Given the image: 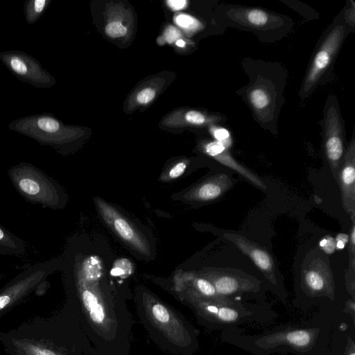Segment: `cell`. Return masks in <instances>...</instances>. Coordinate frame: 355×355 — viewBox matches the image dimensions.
<instances>
[{
	"mask_svg": "<svg viewBox=\"0 0 355 355\" xmlns=\"http://www.w3.org/2000/svg\"><path fill=\"white\" fill-rule=\"evenodd\" d=\"M250 100L252 105L257 110L265 108L269 103V98L265 90L255 88L250 93Z\"/></svg>",
	"mask_w": 355,
	"mask_h": 355,
	"instance_id": "18",
	"label": "cell"
},
{
	"mask_svg": "<svg viewBox=\"0 0 355 355\" xmlns=\"http://www.w3.org/2000/svg\"><path fill=\"white\" fill-rule=\"evenodd\" d=\"M176 44L178 46H180V47H183L185 45V42L182 40H178L177 42H176Z\"/></svg>",
	"mask_w": 355,
	"mask_h": 355,
	"instance_id": "33",
	"label": "cell"
},
{
	"mask_svg": "<svg viewBox=\"0 0 355 355\" xmlns=\"http://www.w3.org/2000/svg\"><path fill=\"white\" fill-rule=\"evenodd\" d=\"M180 36L178 31L173 26L168 27L164 33V37L168 42H173Z\"/></svg>",
	"mask_w": 355,
	"mask_h": 355,
	"instance_id": "28",
	"label": "cell"
},
{
	"mask_svg": "<svg viewBox=\"0 0 355 355\" xmlns=\"http://www.w3.org/2000/svg\"><path fill=\"white\" fill-rule=\"evenodd\" d=\"M336 248L338 249H343L346 243L349 241V236L346 234H338L335 239Z\"/></svg>",
	"mask_w": 355,
	"mask_h": 355,
	"instance_id": "29",
	"label": "cell"
},
{
	"mask_svg": "<svg viewBox=\"0 0 355 355\" xmlns=\"http://www.w3.org/2000/svg\"><path fill=\"white\" fill-rule=\"evenodd\" d=\"M26 252L25 242L0 224V254L19 257Z\"/></svg>",
	"mask_w": 355,
	"mask_h": 355,
	"instance_id": "14",
	"label": "cell"
},
{
	"mask_svg": "<svg viewBox=\"0 0 355 355\" xmlns=\"http://www.w3.org/2000/svg\"><path fill=\"white\" fill-rule=\"evenodd\" d=\"M186 168L187 165L184 162L178 163L169 171V177L171 179H175L181 176L184 173Z\"/></svg>",
	"mask_w": 355,
	"mask_h": 355,
	"instance_id": "26",
	"label": "cell"
},
{
	"mask_svg": "<svg viewBox=\"0 0 355 355\" xmlns=\"http://www.w3.org/2000/svg\"><path fill=\"white\" fill-rule=\"evenodd\" d=\"M319 333V328L287 329L263 336L255 341V345L264 349L287 345L295 351L306 352L312 349Z\"/></svg>",
	"mask_w": 355,
	"mask_h": 355,
	"instance_id": "4",
	"label": "cell"
},
{
	"mask_svg": "<svg viewBox=\"0 0 355 355\" xmlns=\"http://www.w3.org/2000/svg\"><path fill=\"white\" fill-rule=\"evenodd\" d=\"M231 184V180L226 174H220L201 184L194 196L200 200H211L221 196Z\"/></svg>",
	"mask_w": 355,
	"mask_h": 355,
	"instance_id": "12",
	"label": "cell"
},
{
	"mask_svg": "<svg viewBox=\"0 0 355 355\" xmlns=\"http://www.w3.org/2000/svg\"><path fill=\"white\" fill-rule=\"evenodd\" d=\"M3 278H4V275H0V282L3 280Z\"/></svg>",
	"mask_w": 355,
	"mask_h": 355,
	"instance_id": "34",
	"label": "cell"
},
{
	"mask_svg": "<svg viewBox=\"0 0 355 355\" xmlns=\"http://www.w3.org/2000/svg\"><path fill=\"white\" fill-rule=\"evenodd\" d=\"M302 288L311 297H327L334 300V284L325 267L310 266L302 273Z\"/></svg>",
	"mask_w": 355,
	"mask_h": 355,
	"instance_id": "8",
	"label": "cell"
},
{
	"mask_svg": "<svg viewBox=\"0 0 355 355\" xmlns=\"http://www.w3.org/2000/svg\"><path fill=\"white\" fill-rule=\"evenodd\" d=\"M343 311L346 313L351 315L354 319L355 317V303L354 300L351 299L345 302V306Z\"/></svg>",
	"mask_w": 355,
	"mask_h": 355,
	"instance_id": "31",
	"label": "cell"
},
{
	"mask_svg": "<svg viewBox=\"0 0 355 355\" xmlns=\"http://www.w3.org/2000/svg\"><path fill=\"white\" fill-rule=\"evenodd\" d=\"M153 313L155 318L162 323L167 322L169 320L170 315L167 309L160 304L153 306Z\"/></svg>",
	"mask_w": 355,
	"mask_h": 355,
	"instance_id": "22",
	"label": "cell"
},
{
	"mask_svg": "<svg viewBox=\"0 0 355 355\" xmlns=\"http://www.w3.org/2000/svg\"><path fill=\"white\" fill-rule=\"evenodd\" d=\"M213 135L216 141L223 144L226 148L232 144L230 132L225 128H219L213 130Z\"/></svg>",
	"mask_w": 355,
	"mask_h": 355,
	"instance_id": "21",
	"label": "cell"
},
{
	"mask_svg": "<svg viewBox=\"0 0 355 355\" xmlns=\"http://www.w3.org/2000/svg\"><path fill=\"white\" fill-rule=\"evenodd\" d=\"M345 27L338 25L329 33L316 53L304 83V93L310 91L331 64L342 43Z\"/></svg>",
	"mask_w": 355,
	"mask_h": 355,
	"instance_id": "5",
	"label": "cell"
},
{
	"mask_svg": "<svg viewBox=\"0 0 355 355\" xmlns=\"http://www.w3.org/2000/svg\"><path fill=\"white\" fill-rule=\"evenodd\" d=\"M186 120L193 124L200 125L205 121V116L197 111H189L185 115Z\"/></svg>",
	"mask_w": 355,
	"mask_h": 355,
	"instance_id": "25",
	"label": "cell"
},
{
	"mask_svg": "<svg viewBox=\"0 0 355 355\" xmlns=\"http://www.w3.org/2000/svg\"><path fill=\"white\" fill-rule=\"evenodd\" d=\"M0 61L18 80L34 87L48 89L55 83V78L40 62L24 51H0Z\"/></svg>",
	"mask_w": 355,
	"mask_h": 355,
	"instance_id": "3",
	"label": "cell"
},
{
	"mask_svg": "<svg viewBox=\"0 0 355 355\" xmlns=\"http://www.w3.org/2000/svg\"><path fill=\"white\" fill-rule=\"evenodd\" d=\"M176 23L182 27H189L195 23V19L185 15H180L176 17Z\"/></svg>",
	"mask_w": 355,
	"mask_h": 355,
	"instance_id": "27",
	"label": "cell"
},
{
	"mask_svg": "<svg viewBox=\"0 0 355 355\" xmlns=\"http://www.w3.org/2000/svg\"><path fill=\"white\" fill-rule=\"evenodd\" d=\"M82 297L84 304L89 311L92 320L95 322H102L105 318V313L96 296L88 290H85L82 293Z\"/></svg>",
	"mask_w": 355,
	"mask_h": 355,
	"instance_id": "16",
	"label": "cell"
},
{
	"mask_svg": "<svg viewBox=\"0 0 355 355\" xmlns=\"http://www.w3.org/2000/svg\"><path fill=\"white\" fill-rule=\"evenodd\" d=\"M320 247L327 254H332L336 249L335 239L330 235H327L320 241Z\"/></svg>",
	"mask_w": 355,
	"mask_h": 355,
	"instance_id": "23",
	"label": "cell"
},
{
	"mask_svg": "<svg viewBox=\"0 0 355 355\" xmlns=\"http://www.w3.org/2000/svg\"><path fill=\"white\" fill-rule=\"evenodd\" d=\"M225 237L233 242L243 253L248 255L270 282L276 284L273 259L266 250L241 235L225 234Z\"/></svg>",
	"mask_w": 355,
	"mask_h": 355,
	"instance_id": "9",
	"label": "cell"
},
{
	"mask_svg": "<svg viewBox=\"0 0 355 355\" xmlns=\"http://www.w3.org/2000/svg\"><path fill=\"white\" fill-rule=\"evenodd\" d=\"M324 148L327 160L337 179L344 152L343 128L336 108L330 107L325 121Z\"/></svg>",
	"mask_w": 355,
	"mask_h": 355,
	"instance_id": "6",
	"label": "cell"
},
{
	"mask_svg": "<svg viewBox=\"0 0 355 355\" xmlns=\"http://www.w3.org/2000/svg\"><path fill=\"white\" fill-rule=\"evenodd\" d=\"M247 18L251 24L259 26L264 25L267 22L268 17L264 11L253 9L248 12Z\"/></svg>",
	"mask_w": 355,
	"mask_h": 355,
	"instance_id": "19",
	"label": "cell"
},
{
	"mask_svg": "<svg viewBox=\"0 0 355 355\" xmlns=\"http://www.w3.org/2000/svg\"><path fill=\"white\" fill-rule=\"evenodd\" d=\"M167 3L172 9L180 10L185 6L187 1L184 0H170Z\"/></svg>",
	"mask_w": 355,
	"mask_h": 355,
	"instance_id": "32",
	"label": "cell"
},
{
	"mask_svg": "<svg viewBox=\"0 0 355 355\" xmlns=\"http://www.w3.org/2000/svg\"><path fill=\"white\" fill-rule=\"evenodd\" d=\"M211 282L217 293L225 297L242 292H255L259 289L258 282L230 274L216 275Z\"/></svg>",
	"mask_w": 355,
	"mask_h": 355,
	"instance_id": "10",
	"label": "cell"
},
{
	"mask_svg": "<svg viewBox=\"0 0 355 355\" xmlns=\"http://www.w3.org/2000/svg\"><path fill=\"white\" fill-rule=\"evenodd\" d=\"M343 355H355V343L350 337L347 338Z\"/></svg>",
	"mask_w": 355,
	"mask_h": 355,
	"instance_id": "30",
	"label": "cell"
},
{
	"mask_svg": "<svg viewBox=\"0 0 355 355\" xmlns=\"http://www.w3.org/2000/svg\"><path fill=\"white\" fill-rule=\"evenodd\" d=\"M343 205L354 222L355 215V141L349 146L338 174Z\"/></svg>",
	"mask_w": 355,
	"mask_h": 355,
	"instance_id": "7",
	"label": "cell"
},
{
	"mask_svg": "<svg viewBox=\"0 0 355 355\" xmlns=\"http://www.w3.org/2000/svg\"><path fill=\"white\" fill-rule=\"evenodd\" d=\"M107 215L110 216L109 218H111V223L115 231L124 241L140 251L144 250L145 246L142 239L125 219L114 214L113 210L108 211Z\"/></svg>",
	"mask_w": 355,
	"mask_h": 355,
	"instance_id": "13",
	"label": "cell"
},
{
	"mask_svg": "<svg viewBox=\"0 0 355 355\" xmlns=\"http://www.w3.org/2000/svg\"><path fill=\"white\" fill-rule=\"evenodd\" d=\"M205 150L209 155L214 157L225 166L235 170L257 186L263 189L266 188L264 184L258 177L239 164L229 155L227 148L220 142L216 141L207 144Z\"/></svg>",
	"mask_w": 355,
	"mask_h": 355,
	"instance_id": "11",
	"label": "cell"
},
{
	"mask_svg": "<svg viewBox=\"0 0 355 355\" xmlns=\"http://www.w3.org/2000/svg\"><path fill=\"white\" fill-rule=\"evenodd\" d=\"M196 285L202 295L212 300L223 301L228 299L227 297L218 295L212 283L207 279L198 278L196 281Z\"/></svg>",
	"mask_w": 355,
	"mask_h": 355,
	"instance_id": "17",
	"label": "cell"
},
{
	"mask_svg": "<svg viewBox=\"0 0 355 355\" xmlns=\"http://www.w3.org/2000/svg\"><path fill=\"white\" fill-rule=\"evenodd\" d=\"M52 0H26L23 6L25 20L33 25L36 23L45 12Z\"/></svg>",
	"mask_w": 355,
	"mask_h": 355,
	"instance_id": "15",
	"label": "cell"
},
{
	"mask_svg": "<svg viewBox=\"0 0 355 355\" xmlns=\"http://www.w3.org/2000/svg\"><path fill=\"white\" fill-rule=\"evenodd\" d=\"M7 173L16 191L27 202L53 209L63 207L64 191L40 168L21 162L10 168Z\"/></svg>",
	"mask_w": 355,
	"mask_h": 355,
	"instance_id": "1",
	"label": "cell"
},
{
	"mask_svg": "<svg viewBox=\"0 0 355 355\" xmlns=\"http://www.w3.org/2000/svg\"><path fill=\"white\" fill-rule=\"evenodd\" d=\"M60 259L40 262L23 270L0 289V317L33 292L44 288L47 278L58 269Z\"/></svg>",
	"mask_w": 355,
	"mask_h": 355,
	"instance_id": "2",
	"label": "cell"
},
{
	"mask_svg": "<svg viewBox=\"0 0 355 355\" xmlns=\"http://www.w3.org/2000/svg\"><path fill=\"white\" fill-rule=\"evenodd\" d=\"M155 96V92L153 89L146 88L138 93L137 100L139 103L146 104L151 101Z\"/></svg>",
	"mask_w": 355,
	"mask_h": 355,
	"instance_id": "24",
	"label": "cell"
},
{
	"mask_svg": "<svg viewBox=\"0 0 355 355\" xmlns=\"http://www.w3.org/2000/svg\"><path fill=\"white\" fill-rule=\"evenodd\" d=\"M105 33L110 37H119L126 34L127 28L119 21H112L106 26Z\"/></svg>",
	"mask_w": 355,
	"mask_h": 355,
	"instance_id": "20",
	"label": "cell"
}]
</instances>
